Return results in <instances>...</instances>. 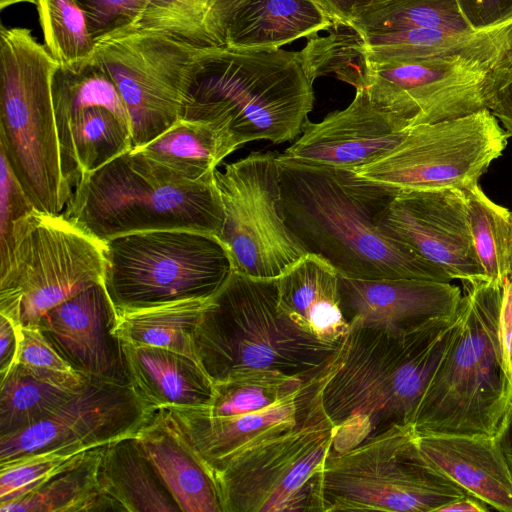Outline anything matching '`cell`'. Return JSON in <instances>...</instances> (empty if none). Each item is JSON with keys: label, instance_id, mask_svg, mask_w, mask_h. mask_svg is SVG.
Returning <instances> with one entry per match:
<instances>
[{"label": "cell", "instance_id": "obj_51", "mask_svg": "<svg viewBox=\"0 0 512 512\" xmlns=\"http://www.w3.org/2000/svg\"><path fill=\"white\" fill-rule=\"evenodd\" d=\"M511 405H512V391H511Z\"/></svg>", "mask_w": 512, "mask_h": 512}, {"label": "cell", "instance_id": "obj_43", "mask_svg": "<svg viewBox=\"0 0 512 512\" xmlns=\"http://www.w3.org/2000/svg\"><path fill=\"white\" fill-rule=\"evenodd\" d=\"M488 110L512 137V60L502 68L493 84Z\"/></svg>", "mask_w": 512, "mask_h": 512}, {"label": "cell", "instance_id": "obj_11", "mask_svg": "<svg viewBox=\"0 0 512 512\" xmlns=\"http://www.w3.org/2000/svg\"><path fill=\"white\" fill-rule=\"evenodd\" d=\"M106 243L66 218L35 209L19 226L12 260L0 274V314L38 327L49 310L103 283Z\"/></svg>", "mask_w": 512, "mask_h": 512}, {"label": "cell", "instance_id": "obj_47", "mask_svg": "<svg viewBox=\"0 0 512 512\" xmlns=\"http://www.w3.org/2000/svg\"><path fill=\"white\" fill-rule=\"evenodd\" d=\"M496 438L512 474V405L507 412Z\"/></svg>", "mask_w": 512, "mask_h": 512}, {"label": "cell", "instance_id": "obj_12", "mask_svg": "<svg viewBox=\"0 0 512 512\" xmlns=\"http://www.w3.org/2000/svg\"><path fill=\"white\" fill-rule=\"evenodd\" d=\"M322 386L298 425L215 473L222 512H322V472L336 434L322 404Z\"/></svg>", "mask_w": 512, "mask_h": 512}, {"label": "cell", "instance_id": "obj_1", "mask_svg": "<svg viewBox=\"0 0 512 512\" xmlns=\"http://www.w3.org/2000/svg\"><path fill=\"white\" fill-rule=\"evenodd\" d=\"M286 222L308 253L355 279H452L378 223L396 192L353 169L277 156Z\"/></svg>", "mask_w": 512, "mask_h": 512}, {"label": "cell", "instance_id": "obj_39", "mask_svg": "<svg viewBox=\"0 0 512 512\" xmlns=\"http://www.w3.org/2000/svg\"><path fill=\"white\" fill-rule=\"evenodd\" d=\"M0 274L10 266L15 235L22 222L36 209L0 153Z\"/></svg>", "mask_w": 512, "mask_h": 512}, {"label": "cell", "instance_id": "obj_13", "mask_svg": "<svg viewBox=\"0 0 512 512\" xmlns=\"http://www.w3.org/2000/svg\"><path fill=\"white\" fill-rule=\"evenodd\" d=\"M510 136L488 110L406 127L400 142L355 174L392 191L468 190L505 150Z\"/></svg>", "mask_w": 512, "mask_h": 512}, {"label": "cell", "instance_id": "obj_27", "mask_svg": "<svg viewBox=\"0 0 512 512\" xmlns=\"http://www.w3.org/2000/svg\"><path fill=\"white\" fill-rule=\"evenodd\" d=\"M55 120L62 172L71 188L133 148L130 123L107 107L86 106Z\"/></svg>", "mask_w": 512, "mask_h": 512}, {"label": "cell", "instance_id": "obj_5", "mask_svg": "<svg viewBox=\"0 0 512 512\" xmlns=\"http://www.w3.org/2000/svg\"><path fill=\"white\" fill-rule=\"evenodd\" d=\"M62 214L104 242L162 229L220 237L224 222L215 178L190 180L134 148L83 176Z\"/></svg>", "mask_w": 512, "mask_h": 512}, {"label": "cell", "instance_id": "obj_40", "mask_svg": "<svg viewBox=\"0 0 512 512\" xmlns=\"http://www.w3.org/2000/svg\"><path fill=\"white\" fill-rule=\"evenodd\" d=\"M83 10L89 33L96 43L133 29L148 0H75Z\"/></svg>", "mask_w": 512, "mask_h": 512}, {"label": "cell", "instance_id": "obj_9", "mask_svg": "<svg viewBox=\"0 0 512 512\" xmlns=\"http://www.w3.org/2000/svg\"><path fill=\"white\" fill-rule=\"evenodd\" d=\"M105 243L103 285L116 311L211 298L235 271L225 243L207 232L151 230Z\"/></svg>", "mask_w": 512, "mask_h": 512}, {"label": "cell", "instance_id": "obj_23", "mask_svg": "<svg viewBox=\"0 0 512 512\" xmlns=\"http://www.w3.org/2000/svg\"><path fill=\"white\" fill-rule=\"evenodd\" d=\"M330 28L315 0H218L215 10L216 44L234 49L277 50Z\"/></svg>", "mask_w": 512, "mask_h": 512}, {"label": "cell", "instance_id": "obj_3", "mask_svg": "<svg viewBox=\"0 0 512 512\" xmlns=\"http://www.w3.org/2000/svg\"><path fill=\"white\" fill-rule=\"evenodd\" d=\"M463 284L450 341L412 420L416 434L495 437L511 406L501 331L504 283Z\"/></svg>", "mask_w": 512, "mask_h": 512}, {"label": "cell", "instance_id": "obj_19", "mask_svg": "<svg viewBox=\"0 0 512 512\" xmlns=\"http://www.w3.org/2000/svg\"><path fill=\"white\" fill-rule=\"evenodd\" d=\"M114 322L115 309L100 283L49 310L38 327L78 374L129 383Z\"/></svg>", "mask_w": 512, "mask_h": 512}, {"label": "cell", "instance_id": "obj_2", "mask_svg": "<svg viewBox=\"0 0 512 512\" xmlns=\"http://www.w3.org/2000/svg\"><path fill=\"white\" fill-rule=\"evenodd\" d=\"M456 319L412 330L350 324L322 386V404L336 431L332 453L392 426H411Z\"/></svg>", "mask_w": 512, "mask_h": 512}, {"label": "cell", "instance_id": "obj_38", "mask_svg": "<svg viewBox=\"0 0 512 512\" xmlns=\"http://www.w3.org/2000/svg\"><path fill=\"white\" fill-rule=\"evenodd\" d=\"M476 33L416 28L361 36L370 62L382 64L429 57L468 41Z\"/></svg>", "mask_w": 512, "mask_h": 512}, {"label": "cell", "instance_id": "obj_7", "mask_svg": "<svg viewBox=\"0 0 512 512\" xmlns=\"http://www.w3.org/2000/svg\"><path fill=\"white\" fill-rule=\"evenodd\" d=\"M58 63L29 29H0V153L34 207L62 214L72 188L61 166L51 81Z\"/></svg>", "mask_w": 512, "mask_h": 512}, {"label": "cell", "instance_id": "obj_6", "mask_svg": "<svg viewBox=\"0 0 512 512\" xmlns=\"http://www.w3.org/2000/svg\"><path fill=\"white\" fill-rule=\"evenodd\" d=\"M276 279L234 271L208 301L195 327L193 345L213 383L246 369L316 375L339 350L341 342L319 341L279 309Z\"/></svg>", "mask_w": 512, "mask_h": 512}, {"label": "cell", "instance_id": "obj_17", "mask_svg": "<svg viewBox=\"0 0 512 512\" xmlns=\"http://www.w3.org/2000/svg\"><path fill=\"white\" fill-rule=\"evenodd\" d=\"M378 223L452 280L485 281L472 242L464 191L399 192L379 214Z\"/></svg>", "mask_w": 512, "mask_h": 512}, {"label": "cell", "instance_id": "obj_37", "mask_svg": "<svg viewBox=\"0 0 512 512\" xmlns=\"http://www.w3.org/2000/svg\"><path fill=\"white\" fill-rule=\"evenodd\" d=\"M87 449L61 447L0 464V505L21 499L80 463Z\"/></svg>", "mask_w": 512, "mask_h": 512}, {"label": "cell", "instance_id": "obj_26", "mask_svg": "<svg viewBox=\"0 0 512 512\" xmlns=\"http://www.w3.org/2000/svg\"><path fill=\"white\" fill-rule=\"evenodd\" d=\"M279 309L302 331L338 344L350 324L342 308L339 274L323 257L307 253L276 279Z\"/></svg>", "mask_w": 512, "mask_h": 512}, {"label": "cell", "instance_id": "obj_33", "mask_svg": "<svg viewBox=\"0 0 512 512\" xmlns=\"http://www.w3.org/2000/svg\"><path fill=\"white\" fill-rule=\"evenodd\" d=\"M348 28L360 35L416 28L475 32L456 0H378L356 9Z\"/></svg>", "mask_w": 512, "mask_h": 512}, {"label": "cell", "instance_id": "obj_30", "mask_svg": "<svg viewBox=\"0 0 512 512\" xmlns=\"http://www.w3.org/2000/svg\"><path fill=\"white\" fill-rule=\"evenodd\" d=\"M134 149L194 181L214 179L218 165L237 150L223 128L209 121L184 118Z\"/></svg>", "mask_w": 512, "mask_h": 512}, {"label": "cell", "instance_id": "obj_8", "mask_svg": "<svg viewBox=\"0 0 512 512\" xmlns=\"http://www.w3.org/2000/svg\"><path fill=\"white\" fill-rule=\"evenodd\" d=\"M511 60L512 21L429 57L371 63L366 90L408 126L451 120L488 109L495 79Z\"/></svg>", "mask_w": 512, "mask_h": 512}, {"label": "cell", "instance_id": "obj_21", "mask_svg": "<svg viewBox=\"0 0 512 512\" xmlns=\"http://www.w3.org/2000/svg\"><path fill=\"white\" fill-rule=\"evenodd\" d=\"M339 291L349 324L360 322L404 330L455 317L463 295L451 282L341 275Z\"/></svg>", "mask_w": 512, "mask_h": 512}, {"label": "cell", "instance_id": "obj_36", "mask_svg": "<svg viewBox=\"0 0 512 512\" xmlns=\"http://www.w3.org/2000/svg\"><path fill=\"white\" fill-rule=\"evenodd\" d=\"M45 47L63 67L78 70L95 53L85 14L75 0H37Z\"/></svg>", "mask_w": 512, "mask_h": 512}, {"label": "cell", "instance_id": "obj_34", "mask_svg": "<svg viewBox=\"0 0 512 512\" xmlns=\"http://www.w3.org/2000/svg\"><path fill=\"white\" fill-rule=\"evenodd\" d=\"M464 192L472 242L485 281L503 284L510 272L511 211L493 202L479 184Z\"/></svg>", "mask_w": 512, "mask_h": 512}, {"label": "cell", "instance_id": "obj_18", "mask_svg": "<svg viewBox=\"0 0 512 512\" xmlns=\"http://www.w3.org/2000/svg\"><path fill=\"white\" fill-rule=\"evenodd\" d=\"M408 123L375 104L366 89L351 103L318 122L307 120L301 134L278 157L296 163L354 169L394 148Z\"/></svg>", "mask_w": 512, "mask_h": 512}, {"label": "cell", "instance_id": "obj_22", "mask_svg": "<svg viewBox=\"0 0 512 512\" xmlns=\"http://www.w3.org/2000/svg\"><path fill=\"white\" fill-rule=\"evenodd\" d=\"M410 448L467 495L491 509L512 512V474L496 436L412 431Z\"/></svg>", "mask_w": 512, "mask_h": 512}, {"label": "cell", "instance_id": "obj_20", "mask_svg": "<svg viewBox=\"0 0 512 512\" xmlns=\"http://www.w3.org/2000/svg\"><path fill=\"white\" fill-rule=\"evenodd\" d=\"M330 363L303 389L252 414L220 418L197 409L167 411L217 473L242 453L298 425L314 404Z\"/></svg>", "mask_w": 512, "mask_h": 512}, {"label": "cell", "instance_id": "obj_32", "mask_svg": "<svg viewBox=\"0 0 512 512\" xmlns=\"http://www.w3.org/2000/svg\"><path fill=\"white\" fill-rule=\"evenodd\" d=\"M208 299L115 310L113 334L121 343L162 347L195 359L193 334Z\"/></svg>", "mask_w": 512, "mask_h": 512}, {"label": "cell", "instance_id": "obj_29", "mask_svg": "<svg viewBox=\"0 0 512 512\" xmlns=\"http://www.w3.org/2000/svg\"><path fill=\"white\" fill-rule=\"evenodd\" d=\"M98 480L126 512H180L133 436L103 446Z\"/></svg>", "mask_w": 512, "mask_h": 512}, {"label": "cell", "instance_id": "obj_45", "mask_svg": "<svg viewBox=\"0 0 512 512\" xmlns=\"http://www.w3.org/2000/svg\"><path fill=\"white\" fill-rule=\"evenodd\" d=\"M334 21L335 28L348 27L353 12L378 0H315Z\"/></svg>", "mask_w": 512, "mask_h": 512}, {"label": "cell", "instance_id": "obj_42", "mask_svg": "<svg viewBox=\"0 0 512 512\" xmlns=\"http://www.w3.org/2000/svg\"><path fill=\"white\" fill-rule=\"evenodd\" d=\"M475 32L490 30L512 21V0H456Z\"/></svg>", "mask_w": 512, "mask_h": 512}, {"label": "cell", "instance_id": "obj_49", "mask_svg": "<svg viewBox=\"0 0 512 512\" xmlns=\"http://www.w3.org/2000/svg\"><path fill=\"white\" fill-rule=\"evenodd\" d=\"M18 3H33L36 5L37 0H0V9H5L9 6H12L14 4Z\"/></svg>", "mask_w": 512, "mask_h": 512}, {"label": "cell", "instance_id": "obj_35", "mask_svg": "<svg viewBox=\"0 0 512 512\" xmlns=\"http://www.w3.org/2000/svg\"><path fill=\"white\" fill-rule=\"evenodd\" d=\"M298 53L312 83L318 77L334 75L356 90L369 85L371 63L367 47L363 37L354 30L312 37Z\"/></svg>", "mask_w": 512, "mask_h": 512}, {"label": "cell", "instance_id": "obj_25", "mask_svg": "<svg viewBox=\"0 0 512 512\" xmlns=\"http://www.w3.org/2000/svg\"><path fill=\"white\" fill-rule=\"evenodd\" d=\"M121 347L128 381L153 411L211 404L214 383L197 359L162 347L128 343Z\"/></svg>", "mask_w": 512, "mask_h": 512}, {"label": "cell", "instance_id": "obj_16", "mask_svg": "<svg viewBox=\"0 0 512 512\" xmlns=\"http://www.w3.org/2000/svg\"><path fill=\"white\" fill-rule=\"evenodd\" d=\"M155 411L130 383L88 379L49 417L0 438V464L61 447L87 450L132 437Z\"/></svg>", "mask_w": 512, "mask_h": 512}, {"label": "cell", "instance_id": "obj_28", "mask_svg": "<svg viewBox=\"0 0 512 512\" xmlns=\"http://www.w3.org/2000/svg\"><path fill=\"white\" fill-rule=\"evenodd\" d=\"M86 380L78 373L45 372L15 363L0 378V438L52 415Z\"/></svg>", "mask_w": 512, "mask_h": 512}, {"label": "cell", "instance_id": "obj_44", "mask_svg": "<svg viewBox=\"0 0 512 512\" xmlns=\"http://www.w3.org/2000/svg\"><path fill=\"white\" fill-rule=\"evenodd\" d=\"M19 346V327L0 314V378L4 377L16 361Z\"/></svg>", "mask_w": 512, "mask_h": 512}, {"label": "cell", "instance_id": "obj_10", "mask_svg": "<svg viewBox=\"0 0 512 512\" xmlns=\"http://www.w3.org/2000/svg\"><path fill=\"white\" fill-rule=\"evenodd\" d=\"M412 427L395 425L332 453L321 478L322 512H440L467 494L410 448Z\"/></svg>", "mask_w": 512, "mask_h": 512}, {"label": "cell", "instance_id": "obj_24", "mask_svg": "<svg viewBox=\"0 0 512 512\" xmlns=\"http://www.w3.org/2000/svg\"><path fill=\"white\" fill-rule=\"evenodd\" d=\"M133 438L180 512H222L215 473L167 410H156Z\"/></svg>", "mask_w": 512, "mask_h": 512}, {"label": "cell", "instance_id": "obj_14", "mask_svg": "<svg viewBox=\"0 0 512 512\" xmlns=\"http://www.w3.org/2000/svg\"><path fill=\"white\" fill-rule=\"evenodd\" d=\"M208 48L146 30L123 31L97 43L95 55L127 108L133 148L149 143L182 118Z\"/></svg>", "mask_w": 512, "mask_h": 512}, {"label": "cell", "instance_id": "obj_50", "mask_svg": "<svg viewBox=\"0 0 512 512\" xmlns=\"http://www.w3.org/2000/svg\"><path fill=\"white\" fill-rule=\"evenodd\" d=\"M511 217V233H510V272H509V279L512 281V211L510 214Z\"/></svg>", "mask_w": 512, "mask_h": 512}, {"label": "cell", "instance_id": "obj_41", "mask_svg": "<svg viewBox=\"0 0 512 512\" xmlns=\"http://www.w3.org/2000/svg\"><path fill=\"white\" fill-rule=\"evenodd\" d=\"M15 363L45 372L77 373L54 349L39 327H19Z\"/></svg>", "mask_w": 512, "mask_h": 512}, {"label": "cell", "instance_id": "obj_4", "mask_svg": "<svg viewBox=\"0 0 512 512\" xmlns=\"http://www.w3.org/2000/svg\"><path fill=\"white\" fill-rule=\"evenodd\" d=\"M313 83L299 53L209 47L190 86L182 118L212 122L236 149L294 141L313 108Z\"/></svg>", "mask_w": 512, "mask_h": 512}, {"label": "cell", "instance_id": "obj_15", "mask_svg": "<svg viewBox=\"0 0 512 512\" xmlns=\"http://www.w3.org/2000/svg\"><path fill=\"white\" fill-rule=\"evenodd\" d=\"M277 156L253 151L215 171L220 238L234 270L252 278L276 279L308 253L286 222Z\"/></svg>", "mask_w": 512, "mask_h": 512}, {"label": "cell", "instance_id": "obj_48", "mask_svg": "<svg viewBox=\"0 0 512 512\" xmlns=\"http://www.w3.org/2000/svg\"><path fill=\"white\" fill-rule=\"evenodd\" d=\"M491 508L486 505L481 500L472 497V496H464L458 500L453 501L452 503L444 506L440 512H450V511H462V512H487Z\"/></svg>", "mask_w": 512, "mask_h": 512}, {"label": "cell", "instance_id": "obj_31", "mask_svg": "<svg viewBox=\"0 0 512 512\" xmlns=\"http://www.w3.org/2000/svg\"><path fill=\"white\" fill-rule=\"evenodd\" d=\"M103 446L88 450L80 463L25 497L0 505V512L124 511L114 498L102 491L99 484L98 469Z\"/></svg>", "mask_w": 512, "mask_h": 512}, {"label": "cell", "instance_id": "obj_46", "mask_svg": "<svg viewBox=\"0 0 512 512\" xmlns=\"http://www.w3.org/2000/svg\"><path fill=\"white\" fill-rule=\"evenodd\" d=\"M501 331L508 365L512 375V281L509 278H507L503 284Z\"/></svg>", "mask_w": 512, "mask_h": 512}]
</instances>
